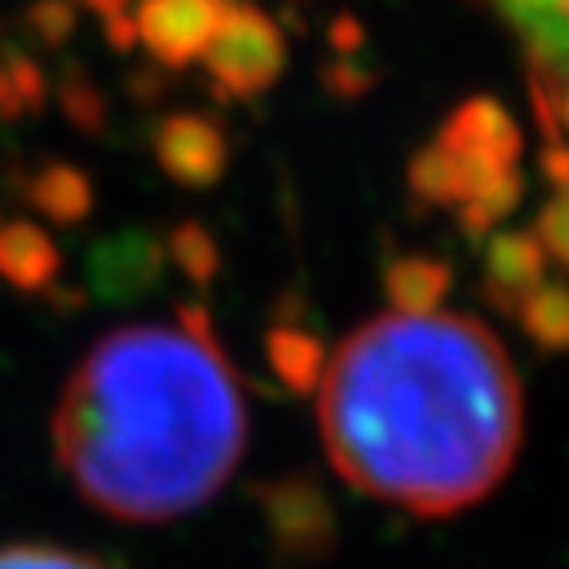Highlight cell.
Here are the masks:
<instances>
[{"instance_id":"6da1fadb","label":"cell","mask_w":569,"mask_h":569,"mask_svg":"<svg viewBox=\"0 0 569 569\" xmlns=\"http://www.w3.org/2000/svg\"><path fill=\"white\" fill-rule=\"evenodd\" d=\"M320 436L340 479L419 518L459 515L522 443V388L495 332L462 312H383L325 360Z\"/></svg>"},{"instance_id":"7a4b0ae2","label":"cell","mask_w":569,"mask_h":569,"mask_svg":"<svg viewBox=\"0 0 569 569\" xmlns=\"http://www.w3.org/2000/svg\"><path fill=\"white\" fill-rule=\"evenodd\" d=\"M249 439L238 376L202 305L170 325L99 337L63 383L56 459L91 507L123 522H167L206 507Z\"/></svg>"},{"instance_id":"3957f363","label":"cell","mask_w":569,"mask_h":569,"mask_svg":"<svg viewBox=\"0 0 569 569\" xmlns=\"http://www.w3.org/2000/svg\"><path fill=\"white\" fill-rule=\"evenodd\" d=\"M210 80L233 99L269 91L284 71V36L269 12L246 0H222V17L202 52Z\"/></svg>"},{"instance_id":"277c9868","label":"cell","mask_w":569,"mask_h":569,"mask_svg":"<svg viewBox=\"0 0 569 569\" xmlns=\"http://www.w3.org/2000/svg\"><path fill=\"white\" fill-rule=\"evenodd\" d=\"M277 553L289 561H320L337 546V515L312 475H277L249 490Z\"/></svg>"},{"instance_id":"5b68a950","label":"cell","mask_w":569,"mask_h":569,"mask_svg":"<svg viewBox=\"0 0 569 569\" xmlns=\"http://www.w3.org/2000/svg\"><path fill=\"white\" fill-rule=\"evenodd\" d=\"M167 277V246L154 230H119L96 241L83 261V284L103 305H134L151 297Z\"/></svg>"},{"instance_id":"8992f818","label":"cell","mask_w":569,"mask_h":569,"mask_svg":"<svg viewBox=\"0 0 569 569\" xmlns=\"http://www.w3.org/2000/svg\"><path fill=\"white\" fill-rule=\"evenodd\" d=\"M154 159L178 187H218L230 167L226 127L206 111H174L154 127Z\"/></svg>"},{"instance_id":"52a82bcc","label":"cell","mask_w":569,"mask_h":569,"mask_svg":"<svg viewBox=\"0 0 569 569\" xmlns=\"http://www.w3.org/2000/svg\"><path fill=\"white\" fill-rule=\"evenodd\" d=\"M218 17L222 0H142L134 32L162 68L178 71L202 60Z\"/></svg>"},{"instance_id":"ba28073f","label":"cell","mask_w":569,"mask_h":569,"mask_svg":"<svg viewBox=\"0 0 569 569\" xmlns=\"http://www.w3.org/2000/svg\"><path fill=\"white\" fill-rule=\"evenodd\" d=\"M439 147L451 154H482L502 167H518L522 154V131L515 127L510 111L487 96H475L459 103L439 127Z\"/></svg>"},{"instance_id":"9c48e42d","label":"cell","mask_w":569,"mask_h":569,"mask_svg":"<svg viewBox=\"0 0 569 569\" xmlns=\"http://www.w3.org/2000/svg\"><path fill=\"white\" fill-rule=\"evenodd\" d=\"M550 258L533 233H495L487 246V273H482V301L502 317H515L526 293L546 281Z\"/></svg>"},{"instance_id":"30bf717a","label":"cell","mask_w":569,"mask_h":569,"mask_svg":"<svg viewBox=\"0 0 569 569\" xmlns=\"http://www.w3.org/2000/svg\"><path fill=\"white\" fill-rule=\"evenodd\" d=\"M60 266V249L36 222H9L0 230V277L17 293H48Z\"/></svg>"},{"instance_id":"8fae6325","label":"cell","mask_w":569,"mask_h":569,"mask_svg":"<svg viewBox=\"0 0 569 569\" xmlns=\"http://www.w3.org/2000/svg\"><path fill=\"white\" fill-rule=\"evenodd\" d=\"M383 293H388L391 309L408 312V317L439 312L443 297L451 293V266L439 258H419V253L391 258L383 266Z\"/></svg>"},{"instance_id":"7c38bea8","label":"cell","mask_w":569,"mask_h":569,"mask_svg":"<svg viewBox=\"0 0 569 569\" xmlns=\"http://www.w3.org/2000/svg\"><path fill=\"white\" fill-rule=\"evenodd\" d=\"M28 202L36 213H44L56 226H80L91 210H96V187L80 167L71 162H48L40 167L24 187Z\"/></svg>"},{"instance_id":"4fadbf2b","label":"cell","mask_w":569,"mask_h":569,"mask_svg":"<svg viewBox=\"0 0 569 569\" xmlns=\"http://www.w3.org/2000/svg\"><path fill=\"white\" fill-rule=\"evenodd\" d=\"M266 360L277 380L297 396L317 391L320 376H325V345L317 332L301 329L293 320H277L266 332Z\"/></svg>"},{"instance_id":"5bb4252c","label":"cell","mask_w":569,"mask_h":569,"mask_svg":"<svg viewBox=\"0 0 569 569\" xmlns=\"http://www.w3.org/2000/svg\"><path fill=\"white\" fill-rule=\"evenodd\" d=\"M515 320L522 325V332L546 352H561L569 337V301L561 281H542L533 293L522 297Z\"/></svg>"},{"instance_id":"9a60e30c","label":"cell","mask_w":569,"mask_h":569,"mask_svg":"<svg viewBox=\"0 0 569 569\" xmlns=\"http://www.w3.org/2000/svg\"><path fill=\"white\" fill-rule=\"evenodd\" d=\"M526 83H530V107L546 142H561V131H566V60L530 52Z\"/></svg>"},{"instance_id":"2e32d148","label":"cell","mask_w":569,"mask_h":569,"mask_svg":"<svg viewBox=\"0 0 569 569\" xmlns=\"http://www.w3.org/2000/svg\"><path fill=\"white\" fill-rule=\"evenodd\" d=\"M518 202H522V174H518V167H515V170H507V174H498L490 187H482L471 202L459 206L462 233L471 241L487 238L498 222H507L510 213L518 210Z\"/></svg>"},{"instance_id":"e0dca14e","label":"cell","mask_w":569,"mask_h":569,"mask_svg":"<svg viewBox=\"0 0 569 569\" xmlns=\"http://www.w3.org/2000/svg\"><path fill=\"white\" fill-rule=\"evenodd\" d=\"M167 258L174 261V266L182 269L198 289H206V284L218 277V269H222V249H218V238H213L202 222H194V218H190V222H178L174 230H170Z\"/></svg>"},{"instance_id":"ac0fdd59","label":"cell","mask_w":569,"mask_h":569,"mask_svg":"<svg viewBox=\"0 0 569 569\" xmlns=\"http://www.w3.org/2000/svg\"><path fill=\"white\" fill-rule=\"evenodd\" d=\"M408 182L411 194L427 206H459V167H455L451 154L431 142V147H419L408 162Z\"/></svg>"},{"instance_id":"d6986e66","label":"cell","mask_w":569,"mask_h":569,"mask_svg":"<svg viewBox=\"0 0 569 569\" xmlns=\"http://www.w3.org/2000/svg\"><path fill=\"white\" fill-rule=\"evenodd\" d=\"M0 569H119L99 553L63 550L48 542H20L0 550Z\"/></svg>"},{"instance_id":"ffe728a7","label":"cell","mask_w":569,"mask_h":569,"mask_svg":"<svg viewBox=\"0 0 569 569\" xmlns=\"http://www.w3.org/2000/svg\"><path fill=\"white\" fill-rule=\"evenodd\" d=\"M60 107L71 123L80 127L83 134H99L107 127V99L96 83L83 76L80 68H71L68 76H60Z\"/></svg>"},{"instance_id":"44dd1931","label":"cell","mask_w":569,"mask_h":569,"mask_svg":"<svg viewBox=\"0 0 569 569\" xmlns=\"http://www.w3.org/2000/svg\"><path fill=\"white\" fill-rule=\"evenodd\" d=\"M0 71H4V80H9L12 96L20 99L24 111H40V107H44L48 80L32 56L20 52L17 44H0Z\"/></svg>"},{"instance_id":"7402d4cb","label":"cell","mask_w":569,"mask_h":569,"mask_svg":"<svg viewBox=\"0 0 569 569\" xmlns=\"http://www.w3.org/2000/svg\"><path fill=\"white\" fill-rule=\"evenodd\" d=\"M24 20L36 40L48 48H60L63 40H71V32H76V9H71V0H36L32 9L24 12Z\"/></svg>"},{"instance_id":"603a6c76","label":"cell","mask_w":569,"mask_h":569,"mask_svg":"<svg viewBox=\"0 0 569 569\" xmlns=\"http://www.w3.org/2000/svg\"><path fill=\"white\" fill-rule=\"evenodd\" d=\"M533 241L542 246V253L550 261H566L569 253V213H566V194H553L550 202L538 210V226H533Z\"/></svg>"},{"instance_id":"cb8c5ba5","label":"cell","mask_w":569,"mask_h":569,"mask_svg":"<svg viewBox=\"0 0 569 569\" xmlns=\"http://www.w3.org/2000/svg\"><path fill=\"white\" fill-rule=\"evenodd\" d=\"M325 83H329L337 96H365L368 88L376 83V76L372 71H360V63H352V60H337L329 71H325Z\"/></svg>"},{"instance_id":"d4e9b609","label":"cell","mask_w":569,"mask_h":569,"mask_svg":"<svg viewBox=\"0 0 569 569\" xmlns=\"http://www.w3.org/2000/svg\"><path fill=\"white\" fill-rule=\"evenodd\" d=\"M329 40L337 52H345V56L356 52V48L365 44V24H360L356 17H348V12H340V17L329 24Z\"/></svg>"},{"instance_id":"484cf974","label":"cell","mask_w":569,"mask_h":569,"mask_svg":"<svg viewBox=\"0 0 569 569\" xmlns=\"http://www.w3.org/2000/svg\"><path fill=\"white\" fill-rule=\"evenodd\" d=\"M103 28H107V44L116 48V52H131V48L139 44L134 20L127 17V12H119V17H107V20H103Z\"/></svg>"},{"instance_id":"4316f807","label":"cell","mask_w":569,"mask_h":569,"mask_svg":"<svg viewBox=\"0 0 569 569\" xmlns=\"http://www.w3.org/2000/svg\"><path fill=\"white\" fill-rule=\"evenodd\" d=\"M542 170H546V174H550L553 194H566L569 159H566V147H561V142H546V151H542Z\"/></svg>"},{"instance_id":"83f0119b","label":"cell","mask_w":569,"mask_h":569,"mask_svg":"<svg viewBox=\"0 0 569 569\" xmlns=\"http://www.w3.org/2000/svg\"><path fill=\"white\" fill-rule=\"evenodd\" d=\"M80 4H88L91 12H99V17H119V12H127V4L131 0H80Z\"/></svg>"}]
</instances>
